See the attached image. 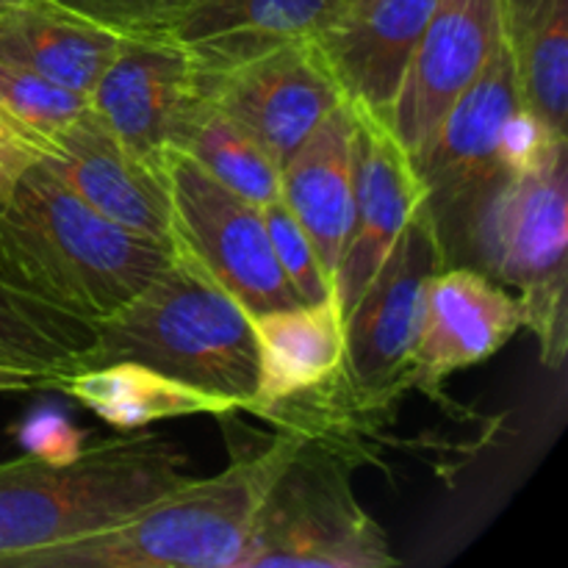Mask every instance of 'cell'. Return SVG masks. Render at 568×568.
<instances>
[{"label":"cell","mask_w":568,"mask_h":568,"mask_svg":"<svg viewBox=\"0 0 568 568\" xmlns=\"http://www.w3.org/2000/svg\"><path fill=\"white\" fill-rule=\"evenodd\" d=\"M166 258V244L89 209L42 159L22 172L0 211V277L92 325L136 297Z\"/></svg>","instance_id":"cell-1"},{"label":"cell","mask_w":568,"mask_h":568,"mask_svg":"<svg viewBox=\"0 0 568 568\" xmlns=\"http://www.w3.org/2000/svg\"><path fill=\"white\" fill-rule=\"evenodd\" d=\"M294 447L275 433L220 475L189 477L105 530L0 558V568H239L255 510Z\"/></svg>","instance_id":"cell-2"},{"label":"cell","mask_w":568,"mask_h":568,"mask_svg":"<svg viewBox=\"0 0 568 568\" xmlns=\"http://www.w3.org/2000/svg\"><path fill=\"white\" fill-rule=\"evenodd\" d=\"M122 358L236 399L242 410L255 397L253 316L175 244L153 281L116 314L98 322V338L81 369Z\"/></svg>","instance_id":"cell-3"},{"label":"cell","mask_w":568,"mask_h":568,"mask_svg":"<svg viewBox=\"0 0 568 568\" xmlns=\"http://www.w3.org/2000/svg\"><path fill=\"white\" fill-rule=\"evenodd\" d=\"M189 480V455L161 433L128 430L70 464H0V558L105 530Z\"/></svg>","instance_id":"cell-4"},{"label":"cell","mask_w":568,"mask_h":568,"mask_svg":"<svg viewBox=\"0 0 568 568\" xmlns=\"http://www.w3.org/2000/svg\"><path fill=\"white\" fill-rule=\"evenodd\" d=\"M568 142L527 172L505 175L471 216L464 258L508 288L521 327L536 336L541 364L566 361Z\"/></svg>","instance_id":"cell-5"},{"label":"cell","mask_w":568,"mask_h":568,"mask_svg":"<svg viewBox=\"0 0 568 568\" xmlns=\"http://www.w3.org/2000/svg\"><path fill=\"white\" fill-rule=\"evenodd\" d=\"M349 466L297 442L266 488L239 568L399 566L386 530L361 508Z\"/></svg>","instance_id":"cell-6"},{"label":"cell","mask_w":568,"mask_h":568,"mask_svg":"<svg viewBox=\"0 0 568 568\" xmlns=\"http://www.w3.org/2000/svg\"><path fill=\"white\" fill-rule=\"evenodd\" d=\"M519 105L514 61L505 42H499L475 83L444 111L425 148L410 159L449 264L464 258L477 205L505 178L499 139L505 120Z\"/></svg>","instance_id":"cell-7"},{"label":"cell","mask_w":568,"mask_h":568,"mask_svg":"<svg viewBox=\"0 0 568 568\" xmlns=\"http://www.w3.org/2000/svg\"><path fill=\"white\" fill-rule=\"evenodd\" d=\"M170 192V239L211 272L250 316L297 305L272 250L261 205L222 186L189 155L164 166Z\"/></svg>","instance_id":"cell-8"},{"label":"cell","mask_w":568,"mask_h":568,"mask_svg":"<svg viewBox=\"0 0 568 568\" xmlns=\"http://www.w3.org/2000/svg\"><path fill=\"white\" fill-rule=\"evenodd\" d=\"M444 266H449V255L430 209L422 203L344 314L342 372L361 392L383 399H403L414 392L408 358L419 331L425 288Z\"/></svg>","instance_id":"cell-9"},{"label":"cell","mask_w":568,"mask_h":568,"mask_svg":"<svg viewBox=\"0 0 568 568\" xmlns=\"http://www.w3.org/2000/svg\"><path fill=\"white\" fill-rule=\"evenodd\" d=\"M203 98L197 61L170 37H122L89 92L94 114L109 131L161 172L172 153H181Z\"/></svg>","instance_id":"cell-10"},{"label":"cell","mask_w":568,"mask_h":568,"mask_svg":"<svg viewBox=\"0 0 568 568\" xmlns=\"http://www.w3.org/2000/svg\"><path fill=\"white\" fill-rule=\"evenodd\" d=\"M200 75L205 98L247 128L277 166L344 100L314 39L277 44Z\"/></svg>","instance_id":"cell-11"},{"label":"cell","mask_w":568,"mask_h":568,"mask_svg":"<svg viewBox=\"0 0 568 568\" xmlns=\"http://www.w3.org/2000/svg\"><path fill=\"white\" fill-rule=\"evenodd\" d=\"M503 42L499 0H436L386 122L414 159Z\"/></svg>","instance_id":"cell-12"},{"label":"cell","mask_w":568,"mask_h":568,"mask_svg":"<svg viewBox=\"0 0 568 568\" xmlns=\"http://www.w3.org/2000/svg\"><path fill=\"white\" fill-rule=\"evenodd\" d=\"M521 331L519 300L471 264H449L425 288L408 358L414 392L436 397L455 372L497 355Z\"/></svg>","instance_id":"cell-13"},{"label":"cell","mask_w":568,"mask_h":568,"mask_svg":"<svg viewBox=\"0 0 568 568\" xmlns=\"http://www.w3.org/2000/svg\"><path fill=\"white\" fill-rule=\"evenodd\" d=\"M48 170L89 209L114 225L170 247V192L164 172L133 155L89 109L44 150Z\"/></svg>","instance_id":"cell-14"},{"label":"cell","mask_w":568,"mask_h":568,"mask_svg":"<svg viewBox=\"0 0 568 568\" xmlns=\"http://www.w3.org/2000/svg\"><path fill=\"white\" fill-rule=\"evenodd\" d=\"M353 111L358 120L355 211L333 275L344 314L372 281L416 209L425 203V186L416 175L414 161L394 136L386 116L361 105H353Z\"/></svg>","instance_id":"cell-15"},{"label":"cell","mask_w":568,"mask_h":568,"mask_svg":"<svg viewBox=\"0 0 568 568\" xmlns=\"http://www.w3.org/2000/svg\"><path fill=\"white\" fill-rule=\"evenodd\" d=\"M436 0H358L314 37L347 103L388 116Z\"/></svg>","instance_id":"cell-16"},{"label":"cell","mask_w":568,"mask_h":568,"mask_svg":"<svg viewBox=\"0 0 568 568\" xmlns=\"http://www.w3.org/2000/svg\"><path fill=\"white\" fill-rule=\"evenodd\" d=\"M358 120L347 100L336 105L281 166V200L336 275L355 211Z\"/></svg>","instance_id":"cell-17"},{"label":"cell","mask_w":568,"mask_h":568,"mask_svg":"<svg viewBox=\"0 0 568 568\" xmlns=\"http://www.w3.org/2000/svg\"><path fill=\"white\" fill-rule=\"evenodd\" d=\"M50 392L75 399L114 430H144L155 422L186 416H231L242 410L236 399L203 392L139 361H105L64 372L50 381Z\"/></svg>","instance_id":"cell-18"},{"label":"cell","mask_w":568,"mask_h":568,"mask_svg":"<svg viewBox=\"0 0 568 568\" xmlns=\"http://www.w3.org/2000/svg\"><path fill=\"white\" fill-rule=\"evenodd\" d=\"M255 397L244 410L308 392L344 366V308L338 294L253 316ZM242 410V414H244Z\"/></svg>","instance_id":"cell-19"},{"label":"cell","mask_w":568,"mask_h":568,"mask_svg":"<svg viewBox=\"0 0 568 568\" xmlns=\"http://www.w3.org/2000/svg\"><path fill=\"white\" fill-rule=\"evenodd\" d=\"M338 0H203L170 39L200 70H222L300 39H314Z\"/></svg>","instance_id":"cell-20"},{"label":"cell","mask_w":568,"mask_h":568,"mask_svg":"<svg viewBox=\"0 0 568 568\" xmlns=\"http://www.w3.org/2000/svg\"><path fill=\"white\" fill-rule=\"evenodd\" d=\"M120 39L114 31L44 0L0 14V61L37 72L72 92H92L114 59Z\"/></svg>","instance_id":"cell-21"},{"label":"cell","mask_w":568,"mask_h":568,"mask_svg":"<svg viewBox=\"0 0 568 568\" xmlns=\"http://www.w3.org/2000/svg\"><path fill=\"white\" fill-rule=\"evenodd\" d=\"M499 26L521 105L566 136L568 0H499Z\"/></svg>","instance_id":"cell-22"},{"label":"cell","mask_w":568,"mask_h":568,"mask_svg":"<svg viewBox=\"0 0 568 568\" xmlns=\"http://www.w3.org/2000/svg\"><path fill=\"white\" fill-rule=\"evenodd\" d=\"M98 325L39 303L0 277V364L64 375L81 369Z\"/></svg>","instance_id":"cell-23"},{"label":"cell","mask_w":568,"mask_h":568,"mask_svg":"<svg viewBox=\"0 0 568 568\" xmlns=\"http://www.w3.org/2000/svg\"><path fill=\"white\" fill-rule=\"evenodd\" d=\"M181 153L203 166L214 181L255 205L281 197V166L264 144L231 114L203 98L183 136Z\"/></svg>","instance_id":"cell-24"},{"label":"cell","mask_w":568,"mask_h":568,"mask_svg":"<svg viewBox=\"0 0 568 568\" xmlns=\"http://www.w3.org/2000/svg\"><path fill=\"white\" fill-rule=\"evenodd\" d=\"M89 109V94L72 92L37 72L0 61V111L39 150V155H44L48 144Z\"/></svg>","instance_id":"cell-25"},{"label":"cell","mask_w":568,"mask_h":568,"mask_svg":"<svg viewBox=\"0 0 568 568\" xmlns=\"http://www.w3.org/2000/svg\"><path fill=\"white\" fill-rule=\"evenodd\" d=\"M261 214H264L277 264H281L283 275H286L288 286L294 288L300 303H316V300L336 294L331 272L325 270V264L316 255L314 242L303 231L297 216L286 209V203L281 197L270 200V203L261 205Z\"/></svg>","instance_id":"cell-26"},{"label":"cell","mask_w":568,"mask_h":568,"mask_svg":"<svg viewBox=\"0 0 568 568\" xmlns=\"http://www.w3.org/2000/svg\"><path fill=\"white\" fill-rule=\"evenodd\" d=\"M116 37H172L203 0H44Z\"/></svg>","instance_id":"cell-27"},{"label":"cell","mask_w":568,"mask_h":568,"mask_svg":"<svg viewBox=\"0 0 568 568\" xmlns=\"http://www.w3.org/2000/svg\"><path fill=\"white\" fill-rule=\"evenodd\" d=\"M566 142L568 139L555 133L541 116H536L530 109L519 105L505 120L503 139H499V164H503L505 175L527 172L541 164L558 144Z\"/></svg>","instance_id":"cell-28"},{"label":"cell","mask_w":568,"mask_h":568,"mask_svg":"<svg viewBox=\"0 0 568 568\" xmlns=\"http://www.w3.org/2000/svg\"><path fill=\"white\" fill-rule=\"evenodd\" d=\"M17 442L22 444L28 455H37L50 464H70L87 447L81 433L55 410H39V414L28 416L17 427Z\"/></svg>","instance_id":"cell-29"},{"label":"cell","mask_w":568,"mask_h":568,"mask_svg":"<svg viewBox=\"0 0 568 568\" xmlns=\"http://www.w3.org/2000/svg\"><path fill=\"white\" fill-rule=\"evenodd\" d=\"M42 159L39 150L6 120V114L0 111V211L9 203L11 192H14L17 181L22 178V172L31 164Z\"/></svg>","instance_id":"cell-30"},{"label":"cell","mask_w":568,"mask_h":568,"mask_svg":"<svg viewBox=\"0 0 568 568\" xmlns=\"http://www.w3.org/2000/svg\"><path fill=\"white\" fill-rule=\"evenodd\" d=\"M55 375L44 372L20 369V366L0 364V394H28V392H50V381Z\"/></svg>","instance_id":"cell-31"},{"label":"cell","mask_w":568,"mask_h":568,"mask_svg":"<svg viewBox=\"0 0 568 568\" xmlns=\"http://www.w3.org/2000/svg\"><path fill=\"white\" fill-rule=\"evenodd\" d=\"M22 3H31V0H0V14L9 9H14V6H22Z\"/></svg>","instance_id":"cell-32"},{"label":"cell","mask_w":568,"mask_h":568,"mask_svg":"<svg viewBox=\"0 0 568 568\" xmlns=\"http://www.w3.org/2000/svg\"><path fill=\"white\" fill-rule=\"evenodd\" d=\"M349 3H358V0H338V9H344V6H349Z\"/></svg>","instance_id":"cell-33"}]
</instances>
